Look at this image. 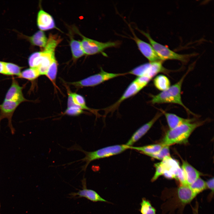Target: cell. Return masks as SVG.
Masks as SVG:
<instances>
[{"instance_id":"1","label":"cell","mask_w":214,"mask_h":214,"mask_svg":"<svg viewBox=\"0 0 214 214\" xmlns=\"http://www.w3.org/2000/svg\"><path fill=\"white\" fill-rule=\"evenodd\" d=\"M130 147V146L125 144L115 145L104 147L93 151L88 152L84 150L80 146L76 144L67 149V150L79 151L84 153L85 156L81 159L67 164L69 165L80 161L82 162H85V164L81 167V171H85L89 163L92 161L97 159L117 155L129 149Z\"/></svg>"},{"instance_id":"33","label":"cell","mask_w":214,"mask_h":214,"mask_svg":"<svg viewBox=\"0 0 214 214\" xmlns=\"http://www.w3.org/2000/svg\"><path fill=\"white\" fill-rule=\"evenodd\" d=\"M198 207L195 208L193 210V214H197L198 213Z\"/></svg>"},{"instance_id":"5","label":"cell","mask_w":214,"mask_h":214,"mask_svg":"<svg viewBox=\"0 0 214 214\" xmlns=\"http://www.w3.org/2000/svg\"><path fill=\"white\" fill-rule=\"evenodd\" d=\"M127 74L128 73H108L104 71L101 68L100 72L97 74L79 81L68 82H67V83L74 86L77 88L94 86L107 80Z\"/></svg>"},{"instance_id":"27","label":"cell","mask_w":214,"mask_h":214,"mask_svg":"<svg viewBox=\"0 0 214 214\" xmlns=\"http://www.w3.org/2000/svg\"><path fill=\"white\" fill-rule=\"evenodd\" d=\"M140 211L141 214H156V210L152 206L150 202L143 198L140 203Z\"/></svg>"},{"instance_id":"28","label":"cell","mask_w":214,"mask_h":214,"mask_svg":"<svg viewBox=\"0 0 214 214\" xmlns=\"http://www.w3.org/2000/svg\"><path fill=\"white\" fill-rule=\"evenodd\" d=\"M189 186L197 194L207 188L206 182L200 177Z\"/></svg>"},{"instance_id":"14","label":"cell","mask_w":214,"mask_h":214,"mask_svg":"<svg viewBox=\"0 0 214 214\" xmlns=\"http://www.w3.org/2000/svg\"><path fill=\"white\" fill-rule=\"evenodd\" d=\"M160 163L164 176L167 178L176 179L177 170L180 167L178 162L170 156L165 158Z\"/></svg>"},{"instance_id":"34","label":"cell","mask_w":214,"mask_h":214,"mask_svg":"<svg viewBox=\"0 0 214 214\" xmlns=\"http://www.w3.org/2000/svg\"></svg>"},{"instance_id":"2","label":"cell","mask_w":214,"mask_h":214,"mask_svg":"<svg viewBox=\"0 0 214 214\" xmlns=\"http://www.w3.org/2000/svg\"><path fill=\"white\" fill-rule=\"evenodd\" d=\"M205 121L186 123L169 130L166 133L160 143L163 146H169L176 144L185 143L193 131L202 125Z\"/></svg>"},{"instance_id":"9","label":"cell","mask_w":214,"mask_h":214,"mask_svg":"<svg viewBox=\"0 0 214 214\" xmlns=\"http://www.w3.org/2000/svg\"><path fill=\"white\" fill-rule=\"evenodd\" d=\"M81 182L82 186V189L79 190L77 192L70 193L69 194L70 197L75 199L84 197L93 202H101L111 203L103 199L94 190L87 189L86 179L84 177L81 180Z\"/></svg>"},{"instance_id":"17","label":"cell","mask_w":214,"mask_h":214,"mask_svg":"<svg viewBox=\"0 0 214 214\" xmlns=\"http://www.w3.org/2000/svg\"><path fill=\"white\" fill-rule=\"evenodd\" d=\"M177 194L180 202L183 204L190 203L197 195L187 185H181L178 188Z\"/></svg>"},{"instance_id":"7","label":"cell","mask_w":214,"mask_h":214,"mask_svg":"<svg viewBox=\"0 0 214 214\" xmlns=\"http://www.w3.org/2000/svg\"><path fill=\"white\" fill-rule=\"evenodd\" d=\"M162 61L150 62L141 64L135 67L128 73L138 77L144 76L151 80L157 74L160 73H167L169 70L163 65Z\"/></svg>"},{"instance_id":"21","label":"cell","mask_w":214,"mask_h":214,"mask_svg":"<svg viewBox=\"0 0 214 214\" xmlns=\"http://www.w3.org/2000/svg\"><path fill=\"white\" fill-rule=\"evenodd\" d=\"M70 45L73 57L74 60L77 59L85 54L81 41L71 38Z\"/></svg>"},{"instance_id":"3","label":"cell","mask_w":214,"mask_h":214,"mask_svg":"<svg viewBox=\"0 0 214 214\" xmlns=\"http://www.w3.org/2000/svg\"><path fill=\"white\" fill-rule=\"evenodd\" d=\"M190 71L188 70L180 80L166 90L156 95H152L150 102L156 103H171L182 106L188 113L193 114L191 111L183 103L181 97V89L182 83Z\"/></svg>"},{"instance_id":"23","label":"cell","mask_w":214,"mask_h":214,"mask_svg":"<svg viewBox=\"0 0 214 214\" xmlns=\"http://www.w3.org/2000/svg\"><path fill=\"white\" fill-rule=\"evenodd\" d=\"M57 70V62L55 56L53 58L45 75L52 82L55 87H57L56 81Z\"/></svg>"},{"instance_id":"22","label":"cell","mask_w":214,"mask_h":214,"mask_svg":"<svg viewBox=\"0 0 214 214\" xmlns=\"http://www.w3.org/2000/svg\"><path fill=\"white\" fill-rule=\"evenodd\" d=\"M153 83L155 87L162 91L167 89L170 86V82L168 78L163 75H160L155 77Z\"/></svg>"},{"instance_id":"30","label":"cell","mask_w":214,"mask_h":214,"mask_svg":"<svg viewBox=\"0 0 214 214\" xmlns=\"http://www.w3.org/2000/svg\"><path fill=\"white\" fill-rule=\"evenodd\" d=\"M84 113L83 110L77 106H72L67 107L63 114L75 116H78Z\"/></svg>"},{"instance_id":"25","label":"cell","mask_w":214,"mask_h":214,"mask_svg":"<svg viewBox=\"0 0 214 214\" xmlns=\"http://www.w3.org/2000/svg\"><path fill=\"white\" fill-rule=\"evenodd\" d=\"M40 75L37 68L30 67L21 72L20 75L17 78L25 79L30 81H33Z\"/></svg>"},{"instance_id":"8","label":"cell","mask_w":214,"mask_h":214,"mask_svg":"<svg viewBox=\"0 0 214 214\" xmlns=\"http://www.w3.org/2000/svg\"><path fill=\"white\" fill-rule=\"evenodd\" d=\"M129 26L133 35V37L130 38L135 42L139 49L144 56L150 62L161 61L151 45L139 38L131 27L129 25Z\"/></svg>"},{"instance_id":"13","label":"cell","mask_w":214,"mask_h":214,"mask_svg":"<svg viewBox=\"0 0 214 214\" xmlns=\"http://www.w3.org/2000/svg\"><path fill=\"white\" fill-rule=\"evenodd\" d=\"M162 114L161 112L157 113L151 120L138 129L125 144L129 146H132L148 131Z\"/></svg>"},{"instance_id":"26","label":"cell","mask_w":214,"mask_h":214,"mask_svg":"<svg viewBox=\"0 0 214 214\" xmlns=\"http://www.w3.org/2000/svg\"><path fill=\"white\" fill-rule=\"evenodd\" d=\"M5 70V75H16L18 77L21 73V70L23 67L10 62H4Z\"/></svg>"},{"instance_id":"19","label":"cell","mask_w":214,"mask_h":214,"mask_svg":"<svg viewBox=\"0 0 214 214\" xmlns=\"http://www.w3.org/2000/svg\"><path fill=\"white\" fill-rule=\"evenodd\" d=\"M164 147L161 144H152L141 147L130 146V149L137 151L147 156L159 152Z\"/></svg>"},{"instance_id":"31","label":"cell","mask_w":214,"mask_h":214,"mask_svg":"<svg viewBox=\"0 0 214 214\" xmlns=\"http://www.w3.org/2000/svg\"><path fill=\"white\" fill-rule=\"evenodd\" d=\"M207 188L211 190L213 192L214 191V178H211L207 182H206Z\"/></svg>"},{"instance_id":"16","label":"cell","mask_w":214,"mask_h":214,"mask_svg":"<svg viewBox=\"0 0 214 214\" xmlns=\"http://www.w3.org/2000/svg\"><path fill=\"white\" fill-rule=\"evenodd\" d=\"M166 119L170 130L173 129L183 124L192 122L195 119H185L171 113L166 112L162 109L160 110Z\"/></svg>"},{"instance_id":"11","label":"cell","mask_w":214,"mask_h":214,"mask_svg":"<svg viewBox=\"0 0 214 214\" xmlns=\"http://www.w3.org/2000/svg\"><path fill=\"white\" fill-rule=\"evenodd\" d=\"M23 87L21 86L14 78H12L11 84L7 92L4 100L21 103L29 100L24 97L22 92Z\"/></svg>"},{"instance_id":"18","label":"cell","mask_w":214,"mask_h":214,"mask_svg":"<svg viewBox=\"0 0 214 214\" xmlns=\"http://www.w3.org/2000/svg\"><path fill=\"white\" fill-rule=\"evenodd\" d=\"M181 168L184 171L187 185H191L199 177L200 172L187 161L182 160Z\"/></svg>"},{"instance_id":"29","label":"cell","mask_w":214,"mask_h":214,"mask_svg":"<svg viewBox=\"0 0 214 214\" xmlns=\"http://www.w3.org/2000/svg\"><path fill=\"white\" fill-rule=\"evenodd\" d=\"M149 156L160 160H163L165 158L170 156V151L169 146H164L158 153Z\"/></svg>"},{"instance_id":"6","label":"cell","mask_w":214,"mask_h":214,"mask_svg":"<svg viewBox=\"0 0 214 214\" xmlns=\"http://www.w3.org/2000/svg\"><path fill=\"white\" fill-rule=\"evenodd\" d=\"M78 33L82 38L81 41L82 47L84 54L87 55H92L102 53L107 48L118 47L121 43L119 41L100 42L87 38Z\"/></svg>"},{"instance_id":"10","label":"cell","mask_w":214,"mask_h":214,"mask_svg":"<svg viewBox=\"0 0 214 214\" xmlns=\"http://www.w3.org/2000/svg\"><path fill=\"white\" fill-rule=\"evenodd\" d=\"M20 103L10 101H4L0 105V122L4 118L8 120V126L12 134L15 133V130L12 124V117L18 106Z\"/></svg>"},{"instance_id":"20","label":"cell","mask_w":214,"mask_h":214,"mask_svg":"<svg viewBox=\"0 0 214 214\" xmlns=\"http://www.w3.org/2000/svg\"><path fill=\"white\" fill-rule=\"evenodd\" d=\"M27 38L33 45L44 48L48 40L44 33L41 30L37 31L32 36L29 37Z\"/></svg>"},{"instance_id":"15","label":"cell","mask_w":214,"mask_h":214,"mask_svg":"<svg viewBox=\"0 0 214 214\" xmlns=\"http://www.w3.org/2000/svg\"><path fill=\"white\" fill-rule=\"evenodd\" d=\"M37 23L39 28L42 31L56 28L52 17L42 10H40L38 13Z\"/></svg>"},{"instance_id":"24","label":"cell","mask_w":214,"mask_h":214,"mask_svg":"<svg viewBox=\"0 0 214 214\" xmlns=\"http://www.w3.org/2000/svg\"><path fill=\"white\" fill-rule=\"evenodd\" d=\"M75 106L78 107L82 109L86 110L97 115L95 110L89 108L86 105L85 99L81 95L75 93H71Z\"/></svg>"},{"instance_id":"12","label":"cell","mask_w":214,"mask_h":214,"mask_svg":"<svg viewBox=\"0 0 214 214\" xmlns=\"http://www.w3.org/2000/svg\"><path fill=\"white\" fill-rule=\"evenodd\" d=\"M143 88L135 79L128 86L118 100L114 104L105 108V114L115 111L122 101L136 95Z\"/></svg>"},{"instance_id":"32","label":"cell","mask_w":214,"mask_h":214,"mask_svg":"<svg viewBox=\"0 0 214 214\" xmlns=\"http://www.w3.org/2000/svg\"><path fill=\"white\" fill-rule=\"evenodd\" d=\"M0 74L5 75L4 62L0 61Z\"/></svg>"},{"instance_id":"4","label":"cell","mask_w":214,"mask_h":214,"mask_svg":"<svg viewBox=\"0 0 214 214\" xmlns=\"http://www.w3.org/2000/svg\"><path fill=\"white\" fill-rule=\"evenodd\" d=\"M137 29L148 40L150 44L161 61L176 60L184 63H185L188 61L191 55L177 54L166 46L155 41L152 38L148 33L145 32L139 29Z\"/></svg>"}]
</instances>
